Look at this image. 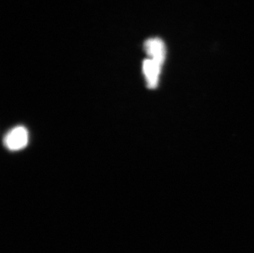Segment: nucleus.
<instances>
[{
    "label": "nucleus",
    "mask_w": 254,
    "mask_h": 253,
    "mask_svg": "<svg viewBox=\"0 0 254 253\" xmlns=\"http://www.w3.org/2000/svg\"><path fill=\"white\" fill-rule=\"evenodd\" d=\"M28 131L24 126H18L7 132L4 137V145L10 151H19L28 143Z\"/></svg>",
    "instance_id": "nucleus-1"
},
{
    "label": "nucleus",
    "mask_w": 254,
    "mask_h": 253,
    "mask_svg": "<svg viewBox=\"0 0 254 253\" xmlns=\"http://www.w3.org/2000/svg\"><path fill=\"white\" fill-rule=\"evenodd\" d=\"M144 49L149 58L163 64L166 60V49L163 41L160 38H150L144 44Z\"/></svg>",
    "instance_id": "nucleus-2"
},
{
    "label": "nucleus",
    "mask_w": 254,
    "mask_h": 253,
    "mask_svg": "<svg viewBox=\"0 0 254 253\" xmlns=\"http://www.w3.org/2000/svg\"><path fill=\"white\" fill-rule=\"evenodd\" d=\"M162 65L163 64L156 60H151L150 58L144 60L142 69L149 88L154 89L157 86Z\"/></svg>",
    "instance_id": "nucleus-3"
}]
</instances>
